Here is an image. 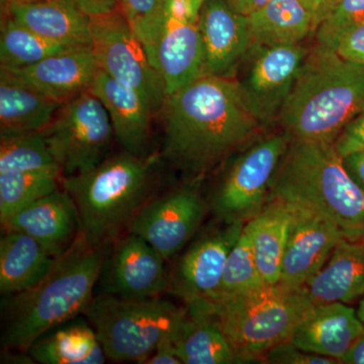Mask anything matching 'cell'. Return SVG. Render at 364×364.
Instances as JSON below:
<instances>
[{"label":"cell","mask_w":364,"mask_h":364,"mask_svg":"<svg viewBox=\"0 0 364 364\" xmlns=\"http://www.w3.org/2000/svg\"><path fill=\"white\" fill-rule=\"evenodd\" d=\"M162 109V157L196 178L246 145L262 127L233 78L205 74L168 95Z\"/></svg>","instance_id":"cell-1"},{"label":"cell","mask_w":364,"mask_h":364,"mask_svg":"<svg viewBox=\"0 0 364 364\" xmlns=\"http://www.w3.org/2000/svg\"><path fill=\"white\" fill-rule=\"evenodd\" d=\"M112 245H91L80 234L39 284L4 296L1 343L6 350L28 352L46 333L85 314Z\"/></svg>","instance_id":"cell-2"},{"label":"cell","mask_w":364,"mask_h":364,"mask_svg":"<svg viewBox=\"0 0 364 364\" xmlns=\"http://www.w3.org/2000/svg\"><path fill=\"white\" fill-rule=\"evenodd\" d=\"M364 112V65L314 46L277 123L291 139L334 143Z\"/></svg>","instance_id":"cell-3"},{"label":"cell","mask_w":364,"mask_h":364,"mask_svg":"<svg viewBox=\"0 0 364 364\" xmlns=\"http://www.w3.org/2000/svg\"><path fill=\"white\" fill-rule=\"evenodd\" d=\"M269 200L315 213L337 225L346 238L364 237V193L333 143L291 139Z\"/></svg>","instance_id":"cell-4"},{"label":"cell","mask_w":364,"mask_h":364,"mask_svg":"<svg viewBox=\"0 0 364 364\" xmlns=\"http://www.w3.org/2000/svg\"><path fill=\"white\" fill-rule=\"evenodd\" d=\"M156 167V157L124 150L88 171L62 177V188L75 203L80 234L88 243L111 245L128 230L152 198Z\"/></svg>","instance_id":"cell-5"},{"label":"cell","mask_w":364,"mask_h":364,"mask_svg":"<svg viewBox=\"0 0 364 364\" xmlns=\"http://www.w3.org/2000/svg\"><path fill=\"white\" fill-rule=\"evenodd\" d=\"M208 304V303H207ZM314 301L306 287L263 284L218 304H208L240 363L262 360L273 347L289 342Z\"/></svg>","instance_id":"cell-6"},{"label":"cell","mask_w":364,"mask_h":364,"mask_svg":"<svg viewBox=\"0 0 364 364\" xmlns=\"http://www.w3.org/2000/svg\"><path fill=\"white\" fill-rule=\"evenodd\" d=\"M85 315L107 358L144 363L163 339H176L186 306L159 296L136 299L102 294L92 299Z\"/></svg>","instance_id":"cell-7"},{"label":"cell","mask_w":364,"mask_h":364,"mask_svg":"<svg viewBox=\"0 0 364 364\" xmlns=\"http://www.w3.org/2000/svg\"><path fill=\"white\" fill-rule=\"evenodd\" d=\"M286 132L269 134L236 153L213 195L210 208L221 223H247L269 200L273 181L291 142Z\"/></svg>","instance_id":"cell-8"},{"label":"cell","mask_w":364,"mask_h":364,"mask_svg":"<svg viewBox=\"0 0 364 364\" xmlns=\"http://www.w3.org/2000/svg\"><path fill=\"white\" fill-rule=\"evenodd\" d=\"M42 134L62 177L95 168L116 138L105 105L90 90L62 104Z\"/></svg>","instance_id":"cell-9"},{"label":"cell","mask_w":364,"mask_h":364,"mask_svg":"<svg viewBox=\"0 0 364 364\" xmlns=\"http://www.w3.org/2000/svg\"><path fill=\"white\" fill-rule=\"evenodd\" d=\"M93 55L100 70L138 91L155 114L166 100L161 76L123 11L91 18Z\"/></svg>","instance_id":"cell-10"},{"label":"cell","mask_w":364,"mask_h":364,"mask_svg":"<svg viewBox=\"0 0 364 364\" xmlns=\"http://www.w3.org/2000/svg\"><path fill=\"white\" fill-rule=\"evenodd\" d=\"M310 50L301 44L252 45L233 79L262 126L277 123Z\"/></svg>","instance_id":"cell-11"},{"label":"cell","mask_w":364,"mask_h":364,"mask_svg":"<svg viewBox=\"0 0 364 364\" xmlns=\"http://www.w3.org/2000/svg\"><path fill=\"white\" fill-rule=\"evenodd\" d=\"M205 215V202L198 191L183 186L151 198L127 231L141 237L167 261L188 245Z\"/></svg>","instance_id":"cell-12"},{"label":"cell","mask_w":364,"mask_h":364,"mask_svg":"<svg viewBox=\"0 0 364 364\" xmlns=\"http://www.w3.org/2000/svg\"><path fill=\"white\" fill-rule=\"evenodd\" d=\"M244 226L245 223H223V226L193 242L170 272L167 291L186 305L213 301L219 291L228 256Z\"/></svg>","instance_id":"cell-13"},{"label":"cell","mask_w":364,"mask_h":364,"mask_svg":"<svg viewBox=\"0 0 364 364\" xmlns=\"http://www.w3.org/2000/svg\"><path fill=\"white\" fill-rule=\"evenodd\" d=\"M166 260L135 234L117 239L102 270V294L124 299L157 298L169 287Z\"/></svg>","instance_id":"cell-14"},{"label":"cell","mask_w":364,"mask_h":364,"mask_svg":"<svg viewBox=\"0 0 364 364\" xmlns=\"http://www.w3.org/2000/svg\"><path fill=\"white\" fill-rule=\"evenodd\" d=\"M289 205L293 218L279 284L299 289L305 287L322 269L337 244L346 236L329 220L310 210Z\"/></svg>","instance_id":"cell-15"},{"label":"cell","mask_w":364,"mask_h":364,"mask_svg":"<svg viewBox=\"0 0 364 364\" xmlns=\"http://www.w3.org/2000/svg\"><path fill=\"white\" fill-rule=\"evenodd\" d=\"M198 26L205 50V74L233 78L252 46L248 16L235 11L228 0H205Z\"/></svg>","instance_id":"cell-16"},{"label":"cell","mask_w":364,"mask_h":364,"mask_svg":"<svg viewBox=\"0 0 364 364\" xmlns=\"http://www.w3.org/2000/svg\"><path fill=\"white\" fill-rule=\"evenodd\" d=\"M364 332L358 310L343 303H314L294 328L289 341L303 350L341 363Z\"/></svg>","instance_id":"cell-17"},{"label":"cell","mask_w":364,"mask_h":364,"mask_svg":"<svg viewBox=\"0 0 364 364\" xmlns=\"http://www.w3.org/2000/svg\"><path fill=\"white\" fill-rule=\"evenodd\" d=\"M4 231L28 235L60 257L80 235L73 198L64 188L40 198L1 223Z\"/></svg>","instance_id":"cell-18"},{"label":"cell","mask_w":364,"mask_h":364,"mask_svg":"<svg viewBox=\"0 0 364 364\" xmlns=\"http://www.w3.org/2000/svg\"><path fill=\"white\" fill-rule=\"evenodd\" d=\"M167 97L205 74V50L198 23L167 16L151 58Z\"/></svg>","instance_id":"cell-19"},{"label":"cell","mask_w":364,"mask_h":364,"mask_svg":"<svg viewBox=\"0 0 364 364\" xmlns=\"http://www.w3.org/2000/svg\"><path fill=\"white\" fill-rule=\"evenodd\" d=\"M90 90L105 105L114 136L123 149L133 154L148 155L151 121L155 112L145 98L100 69Z\"/></svg>","instance_id":"cell-20"},{"label":"cell","mask_w":364,"mask_h":364,"mask_svg":"<svg viewBox=\"0 0 364 364\" xmlns=\"http://www.w3.org/2000/svg\"><path fill=\"white\" fill-rule=\"evenodd\" d=\"M6 70L62 105L90 90L98 67L92 48L80 47L52 55L32 66Z\"/></svg>","instance_id":"cell-21"},{"label":"cell","mask_w":364,"mask_h":364,"mask_svg":"<svg viewBox=\"0 0 364 364\" xmlns=\"http://www.w3.org/2000/svg\"><path fill=\"white\" fill-rule=\"evenodd\" d=\"M2 14L20 21L41 37L68 47H91V18L73 0L11 2Z\"/></svg>","instance_id":"cell-22"},{"label":"cell","mask_w":364,"mask_h":364,"mask_svg":"<svg viewBox=\"0 0 364 364\" xmlns=\"http://www.w3.org/2000/svg\"><path fill=\"white\" fill-rule=\"evenodd\" d=\"M314 303H343L364 296V237L343 238L305 286Z\"/></svg>","instance_id":"cell-23"},{"label":"cell","mask_w":364,"mask_h":364,"mask_svg":"<svg viewBox=\"0 0 364 364\" xmlns=\"http://www.w3.org/2000/svg\"><path fill=\"white\" fill-rule=\"evenodd\" d=\"M186 306V318L176 339V354L181 363H240L210 306L207 303Z\"/></svg>","instance_id":"cell-24"},{"label":"cell","mask_w":364,"mask_h":364,"mask_svg":"<svg viewBox=\"0 0 364 364\" xmlns=\"http://www.w3.org/2000/svg\"><path fill=\"white\" fill-rule=\"evenodd\" d=\"M59 257L39 241L16 231H4L0 239V293H23L51 272Z\"/></svg>","instance_id":"cell-25"},{"label":"cell","mask_w":364,"mask_h":364,"mask_svg":"<svg viewBox=\"0 0 364 364\" xmlns=\"http://www.w3.org/2000/svg\"><path fill=\"white\" fill-rule=\"evenodd\" d=\"M61 104L0 68V136L42 132Z\"/></svg>","instance_id":"cell-26"},{"label":"cell","mask_w":364,"mask_h":364,"mask_svg":"<svg viewBox=\"0 0 364 364\" xmlns=\"http://www.w3.org/2000/svg\"><path fill=\"white\" fill-rule=\"evenodd\" d=\"M293 213L287 203L269 200L244 226L250 238L256 265L265 284H279Z\"/></svg>","instance_id":"cell-27"},{"label":"cell","mask_w":364,"mask_h":364,"mask_svg":"<svg viewBox=\"0 0 364 364\" xmlns=\"http://www.w3.org/2000/svg\"><path fill=\"white\" fill-rule=\"evenodd\" d=\"M28 352L42 364H102L107 358L90 321L78 317L46 333Z\"/></svg>","instance_id":"cell-28"},{"label":"cell","mask_w":364,"mask_h":364,"mask_svg":"<svg viewBox=\"0 0 364 364\" xmlns=\"http://www.w3.org/2000/svg\"><path fill=\"white\" fill-rule=\"evenodd\" d=\"M248 21L252 45L301 44L317 30L301 0H269Z\"/></svg>","instance_id":"cell-29"},{"label":"cell","mask_w":364,"mask_h":364,"mask_svg":"<svg viewBox=\"0 0 364 364\" xmlns=\"http://www.w3.org/2000/svg\"><path fill=\"white\" fill-rule=\"evenodd\" d=\"M70 49L74 48L45 39L11 16L2 14L0 31L1 68L11 70L25 68L52 55Z\"/></svg>","instance_id":"cell-30"},{"label":"cell","mask_w":364,"mask_h":364,"mask_svg":"<svg viewBox=\"0 0 364 364\" xmlns=\"http://www.w3.org/2000/svg\"><path fill=\"white\" fill-rule=\"evenodd\" d=\"M58 169L0 173V222L60 188Z\"/></svg>","instance_id":"cell-31"},{"label":"cell","mask_w":364,"mask_h":364,"mask_svg":"<svg viewBox=\"0 0 364 364\" xmlns=\"http://www.w3.org/2000/svg\"><path fill=\"white\" fill-rule=\"evenodd\" d=\"M60 170L42 132L0 136V173Z\"/></svg>","instance_id":"cell-32"},{"label":"cell","mask_w":364,"mask_h":364,"mask_svg":"<svg viewBox=\"0 0 364 364\" xmlns=\"http://www.w3.org/2000/svg\"><path fill=\"white\" fill-rule=\"evenodd\" d=\"M265 284L256 265L250 238L243 229L240 238L228 256L219 291L213 301L218 304L248 293Z\"/></svg>","instance_id":"cell-33"},{"label":"cell","mask_w":364,"mask_h":364,"mask_svg":"<svg viewBox=\"0 0 364 364\" xmlns=\"http://www.w3.org/2000/svg\"><path fill=\"white\" fill-rule=\"evenodd\" d=\"M119 7L151 60L166 23V0H119Z\"/></svg>","instance_id":"cell-34"},{"label":"cell","mask_w":364,"mask_h":364,"mask_svg":"<svg viewBox=\"0 0 364 364\" xmlns=\"http://www.w3.org/2000/svg\"><path fill=\"white\" fill-rule=\"evenodd\" d=\"M364 23V0H341L331 16L316 31V46L332 50L346 31Z\"/></svg>","instance_id":"cell-35"},{"label":"cell","mask_w":364,"mask_h":364,"mask_svg":"<svg viewBox=\"0 0 364 364\" xmlns=\"http://www.w3.org/2000/svg\"><path fill=\"white\" fill-rule=\"evenodd\" d=\"M262 363L272 364H336L338 361L299 348L291 341L273 347L265 354Z\"/></svg>","instance_id":"cell-36"},{"label":"cell","mask_w":364,"mask_h":364,"mask_svg":"<svg viewBox=\"0 0 364 364\" xmlns=\"http://www.w3.org/2000/svg\"><path fill=\"white\" fill-rule=\"evenodd\" d=\"M333 145L341 157L364 151V112L345 126Z\"/></svg>","instance_id":"cell-37"},{"label":"cell","mask_w":364,"mask_h":364,"mask_svg":"<svg viewBox=\"0 0 364 364\" xmlns=\"http://www.w3.org/2000/svg\"><path fill=\"white\" fill-rule=\"evenodd\" d=\"M342 58L364 65V23L349 28L333 48Z\"/></svg>","instance_id":"cell-38"},{"label":"cell","mask_w":364,"mask_h":364,"mask_svg":"<svg viewBox=\"0 0 364 364\" xmlns=\"http://www.w3.org/2000/svg\"><path fill=\"white\" fill-rule=\"evenodd\" d=\"M200 6L196 0H166L167 16L191 23H198Z\"/></svg>","instance_id":"cell-39"},{"label":"cell","mask_w":364,"mask_h":364,"mask_svg":"<svg viewBox=\"0 0 364 364\" xmlns=\"http://www.w3.org/2000/svg\"><path fill=\"white\" fill-rule=\"evenodd\" d=\"M145 364H182L176 354V338L163 339L154 352L144 363Z\"/></svg>","instance_id":"cell-40"},{"label":"cell","mask_w":364,"mask_h":364,"mask_svg":"<svg viewBox=\"0 0 364 364\" xmlns=\"http://www.w3.org/2000/svg\"><path fill=\"white\" fill-rule=\"evenodd\" d=\"M301 1L312 14L316 28H318L331 16L341 0H301Z\"/></svg>","instance_id":"cell-41"},{"label":"cell","mask_w":364,"mask_h":364,"mask_svg":"<svg viewBox=\"0 0 364 364\" xmlns=\"http://www.w3.org/2000/svg\"><path fill=\"white\" fill-rule=\"evenodd\" d=\"M90 18L112 13L119 7V0H73Z\"/></svg>","instance_id":"cell-42"},{"label":"cell","mask_w":364,"mask_h":364,"mask_svg":"<svg viewBox=\"0 0 364 364\" xmlns=\"http://www.w3.org/2000/svg\"><path fill=\"white\" fill-rule=\"evenodd\" d=\"M342 160L349 176L364 193V151L351 153L342 157Z\"/></svg>","instance_id":"cell-43"},{"label":"cell","mask_w":364,"mask_h":364,"mask_svg":"<svg viewBox=\"0 0 364 364\" xmlns=\"http://www.w3.org/2000/svg\"><path fill=\"white\" fill-rule=\"evenodd\" d=\"M235 11L248 16L265 6L269 0H228Z\"/></svg>","instance_id":"cell-44"},{"label":"cell","mask_w":364,"mask_h":364,"mask_svg":"<svg viewBox=\"0 0 364 364\" xmlns=\"http://www.w3.org/2000/svg\"><path fill=\"white\" fill-rule=\"evenodd\" d=\"M343 364H364V332L351 350L342 359Z\"/></svg>","instance_id":"cell-45"},{"label":"cell","mask_w":364,"mask_h":364,"mask_svg":"<svg viewBox=\"0 0 364 364\" xmlns=\"http://www.w3.org/2000/svg\"><path fill=\"white\" fill-rule=\"evenodd\" d=\"M358 314V317L360 318V320L363 321L364 324V296L361 299L360 304H359Z\"/></svg>","instance_id":"cell-46"},{"label":"cell","mask_w":364,"mask_h":364,"mask_svg":"<svg viewBox=\"0 0 364 364\" xmlns=\"http://www.w3.org/2000/svg\"><path fill=\"white\" fill-rule=\"evenodd\" d=\"M39 1V0H1V6H6L7 4L11 2H33Z\"/></svg>","instance_id":"cell-47"},{"label":"cell","mask_w":364,"mask_h":364,"mask_svg":"<svg viewBox=\"0 0 364 364\" xmlns=\"http://www.w3.org/2000/svg\"><path fill=\"white\" fill-rule=\"evenodd\" d=\"M205 0H196V2H198V6H200V9H202L203 2H205Z\"/></svg>","instance_id":"cell-48"}]
</instances>
